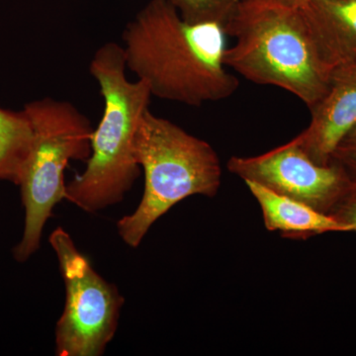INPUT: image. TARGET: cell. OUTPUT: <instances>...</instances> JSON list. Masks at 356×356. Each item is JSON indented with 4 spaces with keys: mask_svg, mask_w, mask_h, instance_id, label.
Returning a JSON list of instances; mask_svg holds the SVG:
<instances>
[{
    "mask_svg": "<svg viewBox=\"0 0 356 356\" xmlns=\"http://www.w3.org/2000/svg\"><path fill=\"white\" fill-rule=\"evenodd\" d=\"M226 37L221 25L191 24L168 0H151L122 35L126 67L161 99L221 102L240 86L224 63Z\"/></svg>",
    "mask_w": 356,
    "mask_h": 356,
    "instance_id": "6da1fadb",
    "label": "cell"
},
{
    "mask_svg": "<svg viewBox=\"0 0 356 356\" xmlns=\"http://www.w3.org/2000/svg\"><path fill=\"white\" fill-rule=\"evenodd\" d=\"M225 31L235 39L225 65L248 81L284 89L309 109L329 88L334 69L318 54L301 8L238 0Z\"/></svg>",
    "mask_w": 356,
    "mask_h": 356,
    "instance_id": "7a4b0ae2",
    "label": "cell"
},
{
    "mask_svg": "<svg viewBox=\"0 0 356 356\" xmlns=\"http://www.w3.org/2000/svg\"><path fill=\"white\" fill-rule=\"evenodd\" d=\"M123 47L106 43L90 63L99 84L104 111L91 137L86 170L67 184V200L95 213L120 203L140 175L134 153L136 132L152 95L144 81H129Z\"/></svg>",
    "mask_w": 356,
    "mask_h": 356,
    "instance_id": "3957f363",
    "label": "cell"
},
{
    "mask_svg": "<svg viewBox=\"0 0 356 356\" xmlns=\"http://www.w3.org/2000/svg\"><path fill=\"white\" fill-rule=\"evenodd\" d=\"M136 161L145 175L142 200L132 214L117 222L129 247H139L154 222L192 195H216L222 168L216 152L168 119L147 110L134 142Z\"/></svg>",
    "mask_w": 356,
    "mask_h": 356,
    "instance_id": "277c9868",
    "label": "cell"
},
{
    "mask_svg": "<svg viewBox=\"0 0 356 356\" xmlns=\"http://www.w3.org/2000/svg\"><path fill=\"white\" fill-rule=\"evenodd\" d=\"M23 110L31 123L32 140L17 184L25 208L22 240L14 248L20 262L39 250L54 208L67 199L65 168L70 161H88L93 133L88 119L70 102L46 97Z\"/></svg>",
    "mask_w": 356,
    "mask_h": 356,
    "instance_id": "5b68a950",
    "label": "cell"
},
{
    "mask_svg": "<svg viewBox=\"0 0 356 356\" xmlns=\"http://www.w3.org/2000/svg\"><path fill=\"white\" fill-rule=\"evenodd\" d=\"M65 286V304L55 330L56 355L100 356L118 329L124 297L77 250L58 227L50 236Z\"/></svg>",
    "mask_w": 356,
    "mask_h": 356,
    "instance_id": "8992f818",
    "label": "cell"
},
{
    "mask_svg": "<svg viewBox=\"0 0 356 356\" xmlns=\"http://www.w3.org/2000/svg\"><path fill=\"white\" fill-rule=\"evenodd\" d=\"M227 166L243 180L264 185L327 215L355 182L336 161L318 165L294 140L259 156H233Z\"/></svg>",
    "mask_w": 356,
    "mask_h": 356,
    "instance_id": "52a82bcc",
    "label": "cell"
},
{
    "mask_svg": "<svg viewBox=\"0 0 356 356\" xmlns=\"http://www.w3.org/2000/svg\"><path fill=\"white\" fill-rule=\"evenodd\" d=\"M310 111L308 128L293 140L318 165H329L356 124V60L332 70L329 88Z\"/></svg>",
    "mask_w": 356,
    "mask_h": 356,
    "instance_id": "ba28073f",
    "label": "cell"
},
{
    "mask_svg": "<svg viewBox=\"0 0 356 356\" xmlns=\"http://www.w3.org/2000/svg\"><path fill=\"white\" fill-rule=\"evenodd\" d=\"M301 10L318 54L332 69L356 60V0H309Z\"/></svg>",
    "mask_w": 356,
    "mask_h": 356,
    "instance_id": "9c48e42d",
    "label": "cell"
},
{
    "mask_svg": "<svg viewBox=\"0 0 356 356\" xmlns=\"http://www.w3.org/2000/svg\"><path fill=\"white\" fill-rule=\"evenodd\" d=\"M245 182L261 206L266 227L270 231H280L292 236L353 232L348 225L331 215L316 210L308 204L276 193L257 182L250 180H245Z\"/></svg>",
    "mask_w": 356,
    "mask_h": 356,
    "instance_id": "30bf717a",
    "label": "cell"
},
{
    "mask_svg": "<svg viewBox=\"0 0 356 356\" xmlns=\"http://www.w3.org/2000/svg\"><path fill=\"white\" fill-rule=\"evenodd\" d=\"M31 140V123L24 110L0 107V179L18 184Z\"/></svg>",
    "mask_w": 356,
    "mask_h": 356,
    "instance_id": "8fae6325",
    "label": "cell"
},
{
    "mask_svg": "<svg viewBox=\"0 0 356 356\" xmlns=\"http://www.w3.org/2000/svg\"><path fill=\"white\" fill-rule=\"evenodd\" d=\"M185 22L216 23L226 28L233 18L238 0H168Z\"/></svg>",
    "mask_w": 356,
    "mask_h": 356,
    "instance_id": "7c38bea8",
    "label": "cell"
},
{
    "mask_svg": "<svg viewBox=\"0 0 356 356\" xmlns=\"http://www.w3.org/2000/svg\"><path fill=\"white\" fill-rule=\"evenodd\" d=\"M331 216L348 225L356 233V180Z\"/></svg>",
    "mask_w": 356,
    "mask_h": 356,
    "instance_id": "4fadbf2b",
    "label": "cell"
},
{
    "mask_svg": "<svg viewBox=\"0 0 356 356\" xmlns=\"http://www.w3.org/2000/svg\"><path fill=\"white\" fill-rule=\"evenodd\" d=\"M332 161L343 165L350 177L356 180V147H337L332 154Z\"/></svg>",
    "mask_w": 356,
    "mask_h": 356,
    "instance_id": "5bb4252c",
    "label": "cell"
},
{
    "mask_svg": "<svg viewBox=\"0 0 356 356\" xmlns=\"http://www.w3.org/2000/svg\"><path fill=\"white\" fill-rule=\"evenodd\" d=\"M339 147H356V124L355 127L351 129L348 135L346 136Z\"/></svg>",
    "mask_w": 356,
    "mask_h": 356,
    "instance_id": "9a60e30c",
    "label": "cell"
},
{
    "mask_svg": "<svg viewBox=\"0 0 356 356\" xmlns=\"http://www.w3.org/2000/svg\"><path fill=\"white\" fill-rule=\"evenodd\" d=\"M271 1L280 2V3L285 4V6L301 8L309 0H271Z\"/></svg>",
    "mask_w": 356,
    "mask_h": 356,
    "instance_id": "2e32d148",
    "label": "cell"
}]
</instances>
